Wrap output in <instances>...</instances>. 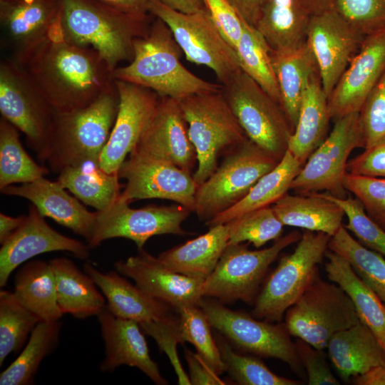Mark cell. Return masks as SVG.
<instances>
[{
    "label": "cell",
    "instance_id": "obj_57",
    "mask_svg": "<svg viewBox=\"0 0 385 385\" xmlns=\"http://www.w3.org/2000/svg\"><path fill=\"white\" fill-rule=\"evenodd\" d=\"M356 385H385V364L374 366L354 378Z\"/></svg>",
    "mask_w": 385,
    "mask_h": 385
},
{
    "label": "cell",
    "instance_id": "obj_9",
    "mask_svg": "<svg viewBox=\"0 0 385 385\" xmlns=\"http://www.w3.org/2000/svg\"><path fill=\"white\" fill-rule=\"evenodd\" d=\"M301 236L294 230L280 237L272 246L256 250H249L242 243L227 245L213 272L203 282L202 297L223 304L237 300L254 304L270 265Z\"/></svg>",
    "mask_w": 385,
    "mask_h": 385
},
{
    "label": "cell",
    "instance_id": "obj_28",
    "mask_svg": "<svg viewBox=\"0 0 385 385\" xmlns=\"http://www.w3.org/2000/svg\"><path fill=\"white\" fill-rule=\"evenodd\" d=\"M311 17L301 0H266L255 27L272 51H289L307 43Z\"/></svg>",
    "mask_w": 385,
    "mask_h": 385
},
{
    "label": "cell",
    "instance_id": "obj_42",
    "mask_svg": "<svg viewBox=\"0 0 385 385\" xmlns=\"http://www.w3.org/2000/svg\"><path fill=\"white\" fill-rule=\"evenodd\" d=\"M39 318L26 308L13 292H0V366L12 352L19 351Z\"/></svg>",
    "mask_w": 385,
    "mask_h": 385
},
{
    "label": "cell",
    "instance_id": "obj_2",
    "mask_svg": "<svg viewBox=\"0 0 385 385\" xmlns=\"http://www.w3.org/2000/svg\"><path fill=\"white\" fill-rule=\"evenodd\" d=\"M57 29L63 38L99 53L114 71L130 61L135 40L147 31V17L133 16L96 0H58Z\"/></svg>",
    "mask_w": 385,
    "mask_h": 385
},
{
    "label": "cell",
    "instance_id": "obj_54",
    "mask_svg": "<svg viewBox=\"0 0 385 385\" xmlns=\"http://www.w3.org/2000/svg\"><path fill=\"white\" fill-rule=\"evenodd\" d=\"M189 368V379L193 385H224L227 383L197 354L189 349L184 350Z\"/></svg>",
    "mask_w": 385,
    "mask_h": 385
},
{
    "label": "cell",
    "instance_id": "obj_43",
    "mask_svg": "<svg viewBox=\"0 0 385 385\" xmlns=\"http://www.w3.org/2000/svg\"><path fill=\"white\" fill-rule=\"evenodd\" d=\"M215 340L224 364L225 371L241 385H300L302 381L279 376L272 372L255 355L235 352L222 334Z\"/></svg>",
    "mask_w": 385,
    "mask_h": 385
},
{
    "label": "cell",
    "instance_id": "obj_47",
    "mask_svg": "<svg viewBox=\"0 0 385 385\" xmlns=\"http://www.w3.org/2000/svg\"><path fill=\"white\" fill-rule=\"evenodd\" d=\"M344 186L360 201L367 215L385 230V178L346 173Z\"/></svg>",
    "mask_w": 385,
    "mask_h": 385
},
{
    "label": "cell",
    "instance_id": "obj_18",
    "mask_svg": "<svg viewBox=\"0 0 385 385\" xmlns=\"http://www.w3.org/2000/svg\"><path fill=\"white\" fill-rule=\"evenodd\" d=\"M119 94V108L99 164L108 173L118 174L125 158L134 149L152 118L160 96L142 86L115 80Z\"/></svg>",
    "mask_w": 385,
    "mask_h": 385
},
{
    "label": "cell",
    "instance_id": "obj_4",
    "mask_svg": "<svg viewBox=\"0 0 385 385\" xmlns=\"http://www.w3.org/2000/svg\"><path fill=\"white\" fill-rule=\"evenodd\" d=\"M119 108L115 84L89 105L55 111L46 159L50 170L99 160L115 123Z\"/></svg>",
    "mask_w": 385,
    "mask_h": 385
},
{
    "label": "cell",
    "instance_id": "obj_5",
    "mask_svg": "<svg viewBox=\"0 0 385 385\" xmlns=\"http://www.w3.org/2000/svg\"><path fill=\"white\" fill-rule=\"evenodd\" d=\"M178 101L197 154V167L192 177L199 185L217 169L221 153L247 137L220 89L195 93Z\"/></svg>",
    "mask_w": 385,
    "mask_h": 385
},
{
    "label": "cell",
    "instance_id": "obj_13",
    "mask_svg": "<svg viewBox=\"0 0 385 385\" xmlns=\"http://www.w3.org/2000/svg\"><path fill=\"white\" fill-rule=\"evenodd\" d=\"M200 307L211 327L239 349L256 356L281 360L303 377L304 369L295 342L284 323L274 324L245 312L231 310L212 298L204 297Z\"/></svg>",
    "mask_w": 385,
    "mask_h": 385
},
{
    "label": "cell",
    "instance_id": "obj_7",
    "mask_svg": "<svg viewBox=\"0 0 385 385\" xmlns=\"http://www.w3.org/2000/svg\"><path fill=\"white\" fill-rule=\"evenodd\" d=\"M225 153L212 175L197 185L194 212L205 222L242 200L279 163L248 138Z\"/></svg>",
    "mask_w": 385,
    "mask_h": 385
},
{
    "label": "cell",
    "instance_id": "obj_31",
    "mask_svg": "<svg viewBox=\"0 0 385 385\" xmlns=\"http://www.w3.org/2000/svg\"><path fill=\"white\" fill-rule=\"evenodd\" d=\"M284 225L320 232L334 236L343 225V209L322 192L290 195L288 192L272 206Z\"/></svg>",
    "mask_w": 385,
    "mask_h": 385
},
{
    "label": "cell",
    "instance_id": "obj_46",
    "mask_svg": "<svg viewBox=\"0 0 385 385\" xmlns=\"http://www.w3.org/2000/svg\"><path fill=\"white\" fill-rule=\"evenodd\" d=\"M322 193L343 209L348 219V223L344 225L346 229L364 246L385 257V230L367 215L360 201L355 197L339 198L327 192Z\"/></svg>",
    "mask_w": 385,
    "mask_h": 385
},
{
    "label": "cell",
    "instance_id": "obj_44",
    "mask_svg": "<svg viewBox=\"0 0 385 385\" xmlns=\"http://www.w3.org/2000/svg\"><path fill=\"white\" fill-rule=\"evenodd\" d=\"M180 329L183 342L194 346L197 353L217 374L225 371L224 364L211 325L200 306H188L179 312Z\"/></svg>",
    "mask_w": 385,
    "mask_h": 385
},
{
    "label": "cell",
    "instance_id": "obj_24",
    "mask_svg": "<svg viewBox=\"0 0 385 385\" xmlns=\"http://www.w3.org/2000/svg\"><path fill=\"white\" fill-rule=\"evenodd\" d=\"M97 317L106 349L100 364L101 371L113 372L118 366L127 365L138 368L158 385L168 384L150 356L138 322L115 317L106 306Z\"/></svg>",
    "mask_w": 385,
    "mask_h": 385
},
{
    "label": "cell",
    "instance_id": "obj_16",
    "mask_svg": "<svg viewBox=\"0 0 385 385\" xmlns=\"http://www.w3.org/2000/svg\"><path fill=\"white\" fill-rule=\"evenodd\" d=\"M118 175L126 180L120 200L165 199L195 211L197 184L192 174L170 161L130 153Z\"/></svg>",
    "mask_w": 385,
    "mask_h": 385
},
{
    "label": "cell",
    "instance_id": "obj_53",
    "mask_svg": "<svg viewBox=\"0 0 385 385\" xmlns=\"http://www.w3.org/2000/svg\"><path fill=\"white\" fill-rule=\"evenodd\" d=\"M346 170L352 175L385 178V142L349 160Z\"/></svg>",
    "mask_w": 385,
    "mask_h": 385
},
{
    "label": "cell",
    "instance_id": "obj_17",
    "mask_svg": "<svg viewBox=\"0 0 385 385\" xmlns=\"http://www.w3.org/2000/svg\"><path fill=\"white\" fill-rule=\"evenodd\" d=\"M364 38L334 8L312 16L307 43L327 97L359 52Z\"/></svg>",
    "mask_w": 385,
    "mask_h": 385
},
{
    "label": "cell",
    "instance_id": "obj_49",
    "mask_svg": "<svg viewBox=\"0 0 385 385\" xmlns=\"http://www.w3.org/2000/svg\"><path fill=\"white\" fill-rule=\"evenodd\" d=\"M139 324L143 332L152 337L159 349L168 356L178 376V384L190 385L189 376L181 365L176 350L178 343H184L180 333L179 317L169 314L160 319Z\"/></svg>",
    "mask_w": 385,
    "mask_h": 385
},
{
    "label": "cell",
    "instance_id": "obj_51",
    "mask_svg": "<svg viewBox=\"0 0 385 385\" xmlns=\"http://www.w3.org/2000/svg\"><path fill=\"white\" fill-rule=\"evenodd\" d=\"M300 362L307 376L309 385H339L325 359L323 350L298 339L295 342Z\"/></svg>",
    "mask_w": 385,
    "mask_h": 385
},
{
    "label": "cell",
    "instance_id": "obj_14",
    "mask_svg": "<svg viewBox=\"0 0 385 385\" xmlns=\"http://www.w3.org/2000/svg\"><path fill=\"white\" fill-rule=\"evenodd\" d=\"M356 148H364V140L359 113H353L334 120L331 133L308 158L290 190L302 195L323 192L346 197L344 179L349 156Z\"/></svg>",
    "mask_w": 385,
    "mask_h": 385
},
{
    "label": "cell",
    "instance_id": "obj_23",
    "mask_svg": "<svg viewBox=\"0 0 385 385\" xmlns=\"http://www.w3.org/2000/svg\"><path fill=\"white\" fill-rule=\"evenodd\" d=\"M58 11V0H0L3 43L22 65L48 37Z\"/></svg>",
    "mask_w": 385,
    "mask_h": 385
},
{
    "label": "cell",
    "instance_id": "obj_34",
    "mask_svg": "<svg viewBox=\"0 0 385 385\" xmlns=\"http://www.w3.org/2000/svg\"><path fill=\"white\" fill-rule=\"evenodd\" d=\"M274 71L277 81L280 105L294 130L304 92L311 75L318 69L307 43L289 51H270Z\"/></svg>",
    "mask_w": 385,
    "mask_h": 385
},
{
    "label": "cell",
    "instance_id": "obj_48",
    "mask_svg": "<svg viewBox=\"0 0 385 385\" xmlns=\"http://www.w3.org/2000/svg\"><path fill=\"white\" fill-rule=\"evenodd\" d=\"M334 8L364 36L385 28V0H335Z\"/></svg>",
    "mask_w": 385,
    "mask_h": 385
},
{
    "label": "cell",
    "instance_id": "obj_60",
    "mask_svg": "<svg viewBox=\"0 0 385 385\" xmlns=\"http://www.w3.org/2000/svg\"><path fill=\"white\" fill-rule=\"evenodd\" d=\"M312 16L333 9L335 0H301Z\"/></svg>",
    "mask_w": 385,
    "mask_h": 385
},
{
    "label": "cell",
    "instance_id": "obj_39",
    "mask_svg": "<svg viewBox=\"0 0 385 385\" xmlns=\"http://www.w3.org/2000/svg\"><path fill=\"white\" fill-rule=\"evenodd\" d=\"M19 130L0 119V190L17 183H26L44 177L49 169L36 163L24 150Z\"/></svg>",
    "mask_w": 385,
    "mask_h": 385
},
{
    "label": "cell",
    "instance_id": "obj_36",
    "mask_svg": "<svg viewBox=\"0 0 385 385\" xmlns=\"http://www.w3.org/2000/svg\"><path fill=\"white\" fill-rule=\"evenodd\" d=\"M57 180L84 204L103 211L113 205L120 194L118 174L101 168L99 160H90L67 166Z\"/></svg>",
    "mask_w": 385,
    "mask_h": 385
},
{
    "label": "cell",
    "instance_id": "obj_37",
    "mask_svg": "<svg viewBox=\"0 0 385 385\" xmlns=\"http://www.w3.org/2000/svg\"><path fill=\"white\" fill-rule=\"evenodd\" d=\"M14 293L17 299L41 321L60 320L63 313L56 299V283L48 262L26 263L14 277Z\"/></svg>",
    "mask_w": 385,
    "mask_h": 385
},
{
    "label": "cell",
    "instance_id": "obj_12",
    "mask_svg": "<svg viewBox=\"0 0 385 385\" xmlns=\"http://www.w3.org/2000/svg\"><path fill=\"white\" fill-rule=\"evenodd\" d=\"M0 112L46 162L55 111L26 70L11 58L0 63Z\"/></svg>",
    "mask_w": 385,
    "mask_h": 385
},
{
    "label": "cell",
    "instance_id": "obj_40",
    "mask_svg": "<svg viewBox=\"0 0 385 385\" xmlns=\"http://www.w3.org/2000/svg\"><path fill=\"white\" fill-rule=\"evenodd\" d=\"M329 249L345 258L385 304V257L351 236L344 225L331 237Z\"/></svg>",
    "mask_w": 385,
    "mask_h": 385
},
{
    "label": "cell",
    "instance_id": "obj_41",
    "mask_svg": "<svg viewBox=\"0 0 385 385\" xmlns=\"http://www.w3.org/2000/svg\"><path fill=\"white\" fill-rule=\"evenodd\" d=\"M270 51L257 29L243 19L242 33L235 49L240 68L280 104V93Z\"/></svg>",
    "mask_w": 385,
    "mask_h": 385
},
{
    "label": "cell",
    "instance_id": "obj_45",
    "mask_svg": "<svg viewBox=\"0 0 385 385\" xmlns=\"http://www.w3.org/2000/svg\"><path fill=\"white\" fill-rule=\"evenodd\" d=\"M226 224L228 245L248 242L257 248L282 237L284 227L270 206L245 213Z\"/></svg>",
    "mask_w": 385,
    "mask_h": 385
},
{
    "label": "cell",
    "instance_id": "obj_1",
    "mask_svg": "<svg viewBox=\"0 0 385 385\" xmlns=\"http://www.w3.org/2000/svg\"><path fill=\"white\" fill-rule=\"evenodd\" d=\"M21 66L55 111L85 107L115 84L99 53L63 38L56 19L48 37Z\"/></svg>",
    "mask_w": 385,
    "mask_h": 385
},
{
    "label": "cell",
    "instance_id": "obj_15",
    "mask_svg": "<svg viewBox=\"0 0 385 385\" xmlns=\"http://www.w3.org/2000/svg\"><path fill=\"white\" fill-rule=\"evenodd\" d=\"M129 203L118 198L107 210L96 211L90 248L96 247L108 239L123 237L133 241L141 250L153 236L187 234L182 224L191 212L188 208L180 205L132 208Z\"/></svg>",
    "mask_w": 385,
    "mask_h": 385
},
{
    "label": "cell",
    "instance_id": "obj_38",
    "mask_svg": "<svg viewBox=\"0 0 385 385\" xmlns=\"http://www.w3.org/2000/svg\"><path fill=\"white\" fill-rule=\"evenodd\" d=\"M61 326L60 320L39 322L18 357L0 374V384H34L41 363L58 344Z\"/></svg>",
    "mask_w": 385,
    "mask_h": 385
},
{
    "label": "cell",
    "instance_id": "obj_25",
    "mask_svg": "<svg viewBox=\"0 0 385 385\" xmlns=\"http://www.w3.org/2000/svg\"><path fill=\"white\" fill-rule=\"evenodd\" d=\"M1 192L29 200L43 217L55 220L83 237L88 245L95 230L96 212L88 211L75 196L69 194L58 181L44 177L19 185H9Z\"/></svg>",
    "mask_w": 385,
    "mask_h": 385
},
{
    "label": "cell",
    "instance_id": "obj_30",
    "mask_svg": "<svg viewBox=\"0 0 385 385\" xmlns=\"http://www.w3.org/2000/svg\"><path fill=\"white\" fill-rule=\"evenodd\" d=\"M197 237L161 252L158 258L173 271L205 280L228 245V225L221 224Z\"/></svg>",
    "mask_w": 385,
    "mask_h": 385
},
{
    "label": "cell",
    "instance_id": "obj_58",
    "mask_svg": "<svg viewBox=\"0 0 385 385\" xmlns=\"http://www.w3.org/2000/svg\"><path fill=\"white\" fill-rule=\"evenodd\" d=\"M26 215L11 217L0 213V243H4L24 222Z\"/></svg>",
    "mask_w": 385,
    "mask_h": 385
},
{
    "label": "cell",
    "instance_id": "obj_33",
    "mask_svg": "<svg viewBox=\"0 0 385 385\" xmlns=\"http://www.w3.org/2000/svg\"><path fill=\"white\" fill-rule=\"evenodd\" d=\"M325 257L327 260L324 269L328 279L346 294L360 320L369 327L385 349V304L345 258L331 250Z\"/></svg>",
    "mask_w": 385,
    "mask_h": 385
},
{
    "label": "cell",
    "instance_id": "obj_59",
    "mask_svg": "<svg viewBox=\"0 0 385 385\" xmlns=\"http://www.w3.org/2000/svg\"><path fill=\"white\" fill-rule=\"evenodd\" d=\"M165 6L183 13H193L206 8L204 0H158Z\"/></svg>",
    "mask_w": 385,
    "mask_h": 385
},
{
    "label": "cell",
    "instance_id": "obj_52",
    "mask_svg": "<svg viewBox=\"0 0 385 385\" xmlns=\"http://www.w3.org/2000/svg\"><path fill=\"white\" fill-rule=\"evenodd\" d=\"M214 23L235 50L243 29V19L227 0H204Z\"/></svg>",
    "mask_w": 385,
    "mask_h": 385
},
{
    "label": "cell",
    "instance_id": "obj_21",
    "mask_svg": "<svg viewBox=\"0 0 385 385\" xmlns=\"http://www.w3.org/2000/svg\"><path fill=\"white\" fill-rule=\"evenodd\" d=\"M90 247L53 229L36 207L31 204L22 225L4 242L0 249V287H4L20 265L40 254L66 251L76 257H89Z\"/></svg>",
    "mask_w": 385,
    "mask_h": 385
},
{
    "label": "cell",
    "instance_id": "obj_3",
    "mask_svg": "<svg viewBox=\"0 0 385 385\" xmlns=\"http://www.w3.org/2000/svg\"><path fill=\"white\" fill-rule=\"evenodd\" d=\"M134 55L128 64L113 71L114 80L150 89L160 97L177 100L188 96L215 91L220 83L207 81L181 63L183 52L169 27L157 18L133 44Z\"/></svg>",
    "mask_w": 385,
    "mask_h": 385
},
{
    "label": "cell",
    "instance_id": "obj_19",
    "mask_svg": "<svg viewBox=\"0 0 385 385\" xmlns=\"http://www.w3.org/2000/svg\"><path fill=\"white\" fill-rule=\"evenodd\" d=\"M385 72V28L365 36L359 52L351 61L328 97L334 120L359 113L368 96Z\"/></svg>",
    "mask_w": 385,
    "mask_h": 385
},
{
    "label": "cell",
    "instance_id": "obj_10",
    "mask_svg": "<svg viewBox=\"0 0 385 385\" xmlns=\"http://www.w3.org/2000/svg\"><path fill=\"white\" fill-rule=\"evenodd\" d=\"M284 317L291 336L321 350L336 333L361 321L343 289L323 280L319 272Z\"/></svg>",
    "mask_w": 385,
    "mask_h": 385
},
{
    "label": "cell",
    "instance_id": "obj_61",
    "mask_svg": "<svg viewBox=\"0 0 385 385\" xmlns=\"http://www.w3.org/2000/svg\"><path fill=\"white\" fill-rule=\"evenodd\" d=\"M3 1H14V0H3Z\"/></svg>",
    "mask_w": 385,
    "mask_h": 385
},
{
    "label": "cell",
    "instance_id": "obj_27",
    "mask_svg": "<svg viewBox=\"0 0 385 385\" xmlns=\"http://www.w3.org/2000/svg\"><path fill=\"white\" fill-rule=\"evenodd\" d=\"M340 377L349 381L371 368L385 364V349L374 332L360 321L336 333L327 348Z\"/></svg>",
    "mask_w": 385,
    "mask_h": 385
},
{
    "label": "cell",
    "instance_id": "obj_50",
    "mask_svg": "<svg viewBox=\"0 0 385 385\" xmlns=\"http://www.w3.org/2000/svg\"><path fill=\"white\" fill-rule=\"evenodd\" d=\"M364 149L385 142V72L372 89L360 112Z\"/></svg>",
    "mask_w": 385,
    "mask_h": 385
},
{
    "label": "cell",
    "instance_id": "obj_29",
    "mask_svg": "<svg viewBox=\"0 0 385 385\" xmlns=\"http://www.w3.org/2000/svg\"><path fill=\"white\" fill-rule=\"evenodd\" d=\"M331 119L328 97L317 69L311 75L304 92L297 123L289 138L287 150L304 164L328 136Z\"/></svg>",
    "mask_w": 385,
    "mask_h": 385
},
{
    "label": "cell",
    "instance_id": "obj_20",
    "mask_svg": "<svg viewBox=\"0 0 385 385\" xmlns=\"http://www.w3.org/2000/svg\"><path fill=\"white\" fill-rule=\"evenodd\" d=\"M130 153L171 162L192 173L197 154L178 100L160 97L156 109Z\"/></svg>",
    "mask_w": 385,
    "mask_h": 385
},
{
    "label": "cell",
    "instance_id": "obj_35",
    "mask_svg": "<svg viewBox=\"0 0 385 385\" xmlns=\"http://www.w3.org/2000/svg\"><path fill=\"white\" fill-rule=\"evenodd\" d=\"M303 165L287 150L277 165L264 175L242 200L205 225L210 227L225 224L245 213L274 204L290 190L293 180Z\"/></svg>",
    "mask_w": 385,
    "mask_h": 385
},
{
    "label": "cell",
    "instance_id": "obj_6",
    "mask_svg": "<svg viewBox=\"0 0 385 385\" xmlns=\"http://www.w3.org/2000/svg\"><path fill=\"white\" fill-rule=\"evenodd\" d=\"M330 238L324 232L304 231L294 251L281 257L267 277L254 303V317L270 322L282 321L319 272Z\"/></svg>",
    "mask_w": 385,
    "mask_h": 385
},
{
    "label": "cell",
    "instance_id": "obj_32",
    "mask_svg": "<svg viewBox=\"0 0 385 385\" xmlns=\"http://www.w3.org/2000/svg\"><path fill=\"white\" fill-rule=\"evenodd\" d=\"M55 278L58 306L63 314L78 319L98 314L106 307L103 294L93 279L66 257L49 260Z\"/></svg>",
    "mask_w": 385,
    "mask_h": 385
},
{
    "label": "cell",
    "instance_id": "obj_26",
    "mask_svg": "<svg viewBox=\"0 0 385 385\" xmlns=\"http://www.w3.org/2000/svg\"><path fill=\"white\" fill-rule=\"evenodd\" d=\"M84 272L94 281L107 301L106 307L115 317L138 322L160 319L170 314V306L133 285L117 271L106 273L87 262Z\"/></svg>",
    "mask_w": 385,
    "mask_h": 385
},
{
    "label": "cell",
    "instance_id": "obj_56",
    "mask_svg": "<svg viewBox=\"0 0 385 385\" xmlns=\"http://www.w3.org/2000/svg\"><path fill=\"white\" fill-rule=\"evenodd\" d=\"M241 17L255 26L260 9L266 0H227Z\"/></svg>",
    "mask_w": 385,
    "mask_h": 385
},
{
    "label": "cell",
    "instance_id": "obj_11",
    "mask_svg": "<svg viewBox=\"0 0 385 385\" xmlns=\"http://www.w3.org/2000/svg\"><path fill=\"white\" fill-rule=\"evenodd\" d=\"M148 10L169 27L187 59L210 68L220 85L241 69L235 50L220 32L207 8L187 14L158 0H148Z\"/></svg>",
    "mask_w": 385,
    "mask_h": 385
},
{
    "label": "cell",
    "instance_id": "obj_8",
    "mask_svg": "<svg viewBox=\"0 0 385 385\" xmlns=\"http://www.w3.org/2000/svg\"><path fill=\"white\" fill-rule=\"evenodd\" d=\"M220 91L247 138L279 161L293 133L280 104L242 69Z\"/></svg>",
    "mask_w": 385,
    "mask_h": 385
},
{
    "label": "cell",
    "instance_id": "obj_62",
    "mask_svg": "<svg viewBox=\"0 0 385 385\" xmlns=\"http://www.w3.org/2000/svg\"><path fill=\"white\" fill-rule=\"evenodd\" d=\"M204 2H205V1H204Z\"/></svg>",
    "mask_w": 385,
    "mask_h": 385
},
{
    "label": "cell",
    "instance_id": "obj_55",
    "mask_svg": "<svg viewBox=\"0 0 385 385\" xmlns=\"http://www.w3.org/2000/svg\"><path fill=\"white\" fill-rule=\"evenodd\" d=\"M123 12L139 16L147 17L149 12L148 0H96Z\"/></svg>",
    "mask_w": 385,
    "mask_h": 385
},
{
    "label": "cell",
    "instance_id": "obj_22",
    "mask_svg": "<svg viewBox=\"0 0 385 385\" xmlns=\"http://www.w3.org/2000/svg\"><path fill=\"white\" fill-rule=\"evenodd\" d=\"M115 270L133 279L150 296L165 302L178 312L183 307L200 306L204 298V280L173 271L143 249L124 261L115 263Z\"/></svg>",
    "mask_w": 385,
    "mask_h": 385
}]
</instances>
